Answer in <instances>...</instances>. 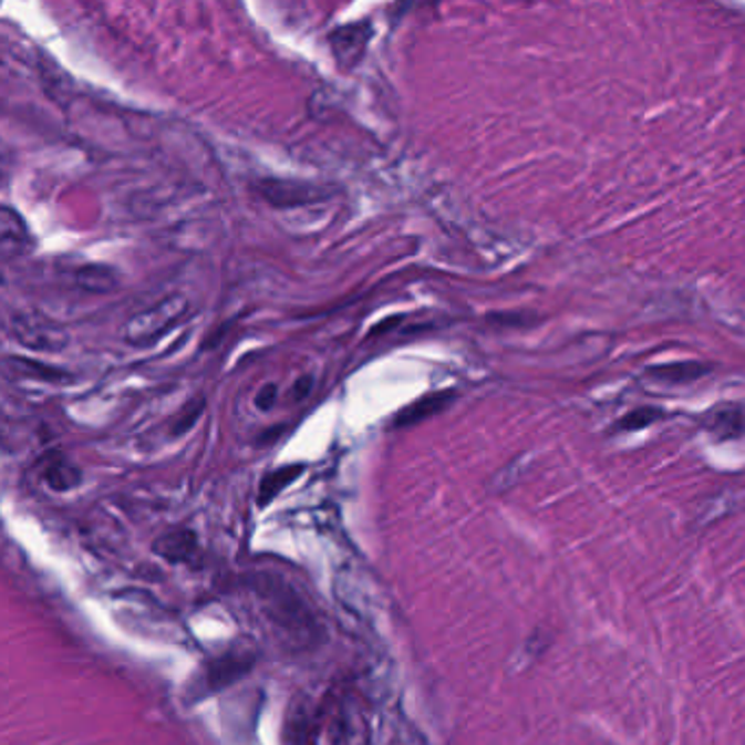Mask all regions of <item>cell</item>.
Masks as SVG:
<instances>
[{"label":"cell","instance_id":"5b68a950","mask_svg":"<svg viewBox=\"0 0 745 745\" xmlns=\"http://www.w3.org/2000/svg\"><path fill=\"white\" fill-rule=\"evenodd\" d=\"M372 35H374V27L370 20L350 22V24L337 27L334 31H331L329 40H331L332 55L337 64L343 71H352L356 64H361L372 42Z\"/></svg>","mask_w":745,"mask_h":745},{"label":"cell","instance_id":"30bf717a","mask_svg":"<svg viewBox=\"0 0 745 745\" xmlns=\"http://www.w3.org/2000/svg\"><path fill=\"white\" fill-rule=\"evenodd\" d=\"M704 426L722 439H737L745 435V405L726 403L711 410L704 417Z\"/></svg>","mask_w":745,"mask_h":745},{"label":"cell","instance_id":"9c48e42d","mask_svg":"<svg viewBox=\"0 0 745 745\" xmlns=\"http://www.w3.org/2000/svg\"><path fill=\"white\" fill-rule=\"evenodd\" d=\"M75 284L92 296H107L118 289V271L103 262H87L75 269Z\"/></svg>","mask_w":745,"mask_h":745},{"label":"cell","instance_id":"9a60e30c","mask_svg":"<svg viewBox=\"0 0 745 745\" xmlns=\"http://www.w3.org/2000/svg\"><path fill=\"white\" fill-rule=\"evenodd\" d=\"M204 412H206V399L204 396L190 399L177 414L170 417V422H168V435L170 437H179V435L188 433L197 424V420L201 417Z\"/></svg>","mask_w":745,"mask_h":745},{"label":"cell","instance_id":"7c38bea8","mask_svg":"<svg viewBox=\"0 0 745 745\" xmlns=\"http://www.w3.org/2000/svg\"><path fill=\"white\" fill-rule=\"evenodd\" d=\"M302 473H304L302 464H289V466H282V468H276V470L267 473L260 479V486H258V507L269 505L282 490H287L293 482H298V477Z\"/></svg>","mask_w":745,"mask_h":745},{"label":"cell","instance_id":"5bb4252c","mask_svg":"<svg viewBox=\"0 0 745 745\" xmlns=\"http://www.w3.org/2000/svg\"><path fill=\"white\" fill-rule=\"evenodd\" d=\"M7 365H15L13 368L15 372H20L24 376H31V379H38V381H46V383H66V381L73 379L66 370H58L55 365H46V363L31 361V359H24V356H9Z\"/></svg>","mask_w":745,"mask_h":745},{"label":"cell","instance_id":"3957f363","mask_svg":"<svg viewBox=\"0 0 745 745\" xmlns=\"http://www.w3.org/2000/svg\"><path fill=\"white\" fill-rule=\"evenodd\" d=\"M251 666H253V656L249 652L221 654V656H217V659H213L201 666V671H199V675L193 684V691L201 693V695L217 693V691L239 682L241 677H246Z\"/></svg>","mask_w":745,"mask_h":745},{"label":"cell","instance_id":"6da1fadb","mask_svg":"<svg viewBox=\"0 0 745 745\" xmlns=\"http://www.w3.org/2000/svg\"><path fill=\"white\" fill-rule=\"evenodd\" d=\"M190 315V300L182 293H173L158 304L132 315L123 327V337L134 348H147L166 332L179 327Z\"/></svg>","mask_w":745,"mask_h":745},{"label":"cell","instance_id":"277c9868","mask_svg":"<svg viewBox=\"0 0 745 745\" xmlns=\"http://www.w3.org/2000/svg\"><path fill=\"white\" fill-rule=\"evenodd\" d=\"M253 188L273 208H298V206H309V204H315L329 197L327 190L313 184H307V182H296V179L265 177V179H258Z\"/></svg>","mask_w":745,"mask_h":745},{"label":"cell","instance_id":"ac0fdd59","mask_svg":"<svg viewBox=\"0 0 745 745\" xmlns=\"http://www.w3.org/2000/svg\"><path fill=\"white\" fill-rule=\"evenodd\" d=\"M311 390H313V376H311V374H304V376H300V379L293 383L289 396H291L293 403H302V401L311 394Z\"/></svg>","mask_w":745,"mask_h":745},{"label":"cell","instance_id":"8992f818","mask_svg":"<svg viewBox=\"0 0 745 745\" xmlns=\"http://www.w3.org/2000/svg\"><path fill=\"white\" fill-rule=\"evenodd\" d=\"M33 249V237L24 217L11 208H0V256L4 262L27 256Z\"/></svg>","mask_w":745,"mask_h":745},{"label":"cell","instance_id":"ba28073f","mask_svg":"<svg viewBox=\"0 0 745 745\" xmlns=\"http://www.w3.org/2000/svg\"><path fill=\"white\" fill-rule=\"evenodd\" d=\"M154 553H158L168 565H193V560L199 556L197 534L190 529L168 531L154 542Z\"/></svg>","mask_w":745,"mask_h":745},{"label":"cell","instance_id":"2e32d148","mask_svg":"<svg viewBox=\"0 0 745 745\" xmlns=\"http://www.w3.org/2000/svg\"><path fill=\"white\" fill-rule=\"evenodd\" d=\"M659 417H663V412L661 410H654V407H641V410H634L628 415L621 417L619 426L623 431H641V428H648L650 424H654Z\"/></svg>","mask_w":745,"mask_h":745},{"label":"cell","instance_id":"52a82bcc","mask_svg":"<svg viewBox=\"0 0 745 745\" xmlns=\"http://www.w3.org/2000/svg\"><path fill=\"white\" fill-rule=\"evenodd\" d=\"M40 477L53 493H71L82 484V470L62 453H49L40 462Z\"/></svg>","mask_w":745,"mask_h":745},{"label":"cell","instance_id":"4fadbf2b","mask_svg":"<svg viewBox=\"0 0 745 745\" xmlns=\"http://www.w3.org/2000/svg\"><path fill=\"white\" fill-rule=\"evenodd\" d=\"M711 372V365L704 363H693V361H684V363H669V365H654L648 370L650 376H656L666 383H689V381H697L704 374Z\"/></svg>","mask_w":745,"mask_h":745},{"label":"cell","instance_id":"8fae6325","mask_svg":"<svg viewBox=\"0 0 745 745\" xmlns=\"http://www.w3.org/2000/svg\"><path fill=\"white\" fill-rule=\"evenodd\" d=\"M455 399V392H433L401 410L394 417V426H414L417 422H424L433 415L442 414L446 407H451Z\"/></svg>","mask_w":745,"mask_h":745},{"label":"cell","instance_id":"7a4b0ae2","mask_svg":"<svg viewBox=\"0 0 745 745\" xmlns=\"http://www.w3.org/2000/svg\"><path fill=\"white\" fill-rule=\"evenodd\" d=\"M9 332L22 348L35 352H62L71 343V334L62 324L38 311L11 313Z\"/></svg>","mask_w":745,"mask_h":745},{"label":"cell","instance_id":"e0dca14e","mask_svg":"<svg viewBox=\"0 0 745 745\" xmlns=\"http://www.w3.org/2000/svg\"><path fill=\"white\" fill-rule=\"evenodd\" d=\"M278 403V385L276 383H267L258 390L256 399H253V405L258 412H271Z\"/></svg>","mask_w":745,"mask_h":745}]
</instances>
